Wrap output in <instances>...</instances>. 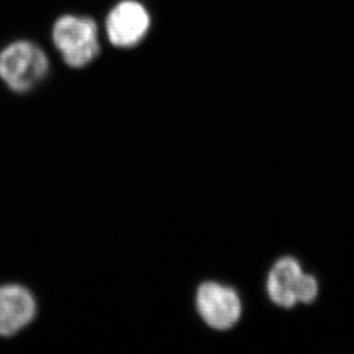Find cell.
<instances>
[{
	"label": "cell",
	"instance_id": "obj_4",
	"mask_svg": "<svg viewBox=\"0 0 354 354\" xmlns=\"http://www.w3.org/2000/svg\"><path fill=\"white\" fill-rule=\"evenodd\" d=\"M196 308L205 324L218 330L235 326L242 310L236 292L214 282H205L198 288Z\"/></svg>",
	"mask_w": 354,
	"mask_h": 354
},
{
	"label": "cell",
	"instance_id": "obj_5",
	"mask_svg": "<svg viewBox=\"0 0 354 354\" xmlns=\"http://www.w3.org/2000/svg\"><path fill=\"white\" fill-rule=\"evenodd\" d=\"M151 26L144 5L136 0L120 1L108 14L106 31L114 46L129 48L140 43Z\"/></svg>",
	"mask_w": 354,
	"mask_h": 354
},
{
	"label": "cell",
	"instance_id": "obj_2",
	"mask_svg": "<svg viewBox=\"0 0 354 354\" xmlns=\"http://www.w3.org/2000/svg\"><path fill=\"white\" fill-rule=\"evenodd\" d=\"M53 43L71 68H83L100 53L99 29L93 19L64 15L53 27Z\"/></svg>",
	"mask_w": 354,
	"mask_h": 354
},
{
	"label": "cell",
	"instance_id": "obj_1",
	"mask_svg": "<svg viewBox=\"0 0 354 354\" xmlns=\"http://www.w3.org/2000/svg\"><path fill=\"white\" fill-rule=\"evenodd\" d=\"M48 71L46 53L31 41H15L0 52V80L17 93L35 88Z\"/></svg>",
	"mask_w": 354,
	"mask_h": 354
},
{
	"label": "cell",
	"instance_id": "obj_3",
	"mask_svg": "<svg viewBox=\"0 0 354 354\" xmlns=\"http://www.w3.org/2000/svg\"><path fill=\"white\" fill-rule=\"evenodd\" d=\"M317 280L304 274L294 258L280 259L268 275V296L280 308H294L298 301L311 304L317 298Z\"/></svg>",
	"mask_w": 354,
	"mask_h": 354
},
{
	"label": "cell",
	"instance_id": "obj_6",
	"mask_svg": "<svg viewBox=\"0 0 354 354\" xmlns=\"http://www.w3.org/2000/svg\"><path fill=\"white\" fill-rule=\"evenodd\" d=\"M37 301L28 288L17 283L0 286V336L12 337L35 320Z\"/></svg>",
	"mask_w": 354,
	"mask_h": 354
}]
</instances>
